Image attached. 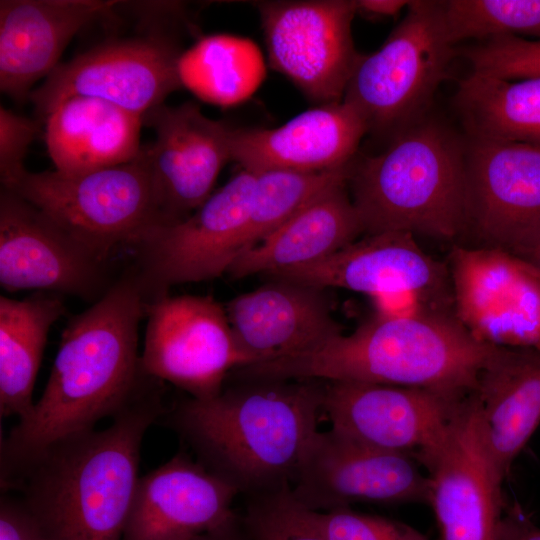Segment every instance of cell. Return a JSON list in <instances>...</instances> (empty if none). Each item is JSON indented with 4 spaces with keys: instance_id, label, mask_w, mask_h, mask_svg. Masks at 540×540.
<instances>
[{
    "instance_id": "obj_1",
    "label": "cell",
    "mask_w": 540,
    "mask_h": 540,
    "mask_svg": "<svg viewBox=\"0 0 540 540\" xmlns=\"http://www.w3.org/2000/svg\"><path fill=\"white\" fill-rule=\"evenodd\" d=\"M150 377L103 430L60 439L1 471L43 540H122L139 481L141 444L166 410Z\"/></svg>"
},
{
    "instance_id": "obj_2",
    "label": "cell",
    "mask_w": 540,
    "mask_h": 540,
    "mask_svg": "<svg viewBox=\"0 0 540 540\" xmlns=\"http://www.w3.org/2000/svg\"><path fill=\"white\" fill-rule=\"evenodd\" d=\"M146 298L133 270L71 317L32 411L1 441V470L117 414L147 379L138 353Z\"/></svg>"
},
{
    "instance_id": "obj_3",
    "label": "cell",
    "mask_w": 540,
    "mask_h": 540,
    "mask_svg": "<svg viewBox=\"0 0 540 540\" xmlns=\"http://www.w3.org/2000/svg\"><path fill=\"white\" fill-rule=\"evenodd\" d=\"M189 398L166 422L197 461L249 498L291 487L323 413L325 381L237 380Z\"/></svg>"
},
{
    "instance_id": "obj_4",
    "label": "cell",
    "mask_w": 540,
    "mask_h": 540,
    "mask_svg": "<svg viewBox=\"0 0 540 540\" xmlns=\"http://www.w3.org/2000/svg\"><path fill=\"white\" fill-rule=\"evenodd\" d=\"M497 346L477 340L454 310L381 316L291 357L237 369V379H315L429 389L466 397Z\"/></svg>"
},
{
    "instance_id": "obj_5",
    "label": "cell",
    "mask_w": 540,
    "mask_h": 540,
    "mask_svg": "<svg viewBox=\"0 0 540 540\" xmlns=\"http://www.w3.org/2000/svg\"><path fill=\"white\" fill-rule=\"evenodd\" d=\"M347 186L364 235L452 240L466 228V140L427 115L350 164Z\"/></svg>"
},
{
    "instance_id": "obj_6",
    "label": "cell",
    "mask_w": 540,
    "mask_h": 540,
    "mask_svg": "<svg viewBox=\"0 0 540 540\" xmlns=\"http://www.w3.org/2000/svg\"><path fill=\"white\" fill-rule=\"evenodd\" d=\"M456 52L442 1L412 0L383 45L362 54L343 101L361 116L367 134L388 142L430 114Z\"/></svg>"
},
{
    "instance_id": "obj_7",
    "label": "cell",
    "mask_w": 540,
    "mask_h": 540,
    "mask_svg": "<svg viewBox=\"0 0 540 540\" xmlns=\"http://www.w3.org/2000/svg\"><path fill=\"white\" fill-rule=\"evenodd\" d=\"M8 189L38 208L100 260L135 246L162 226L143 152L124 164L82 174L25 171Z\"/></svg>"
},
{
    "instance_id": "obj_8",
    "label": "cell",
    "mask_w": 540,
    "mask_h": 540,
    "mask_svg": "<svg viewBox=\"0 0 540 540\" xmlns=\"http://www.w3.org/2000/svg\"><path fill=\"white\" fill-rule=\"evenodd\" d=\"M255 173L241 169L184 220L152 229L132 269L147 301L173 286L226 274L244 250Z\"/></svg>"
},
{
    "instance_id": "obj_9",
    "label": "cell",
    "mask_w": 540,
    "mask_h": 540,
    "mask_svg": "<svg viewBox=\"0 0 540 540\" xmlns=\"http://www.w3.org/2000/svg\"><path fill=\"white\" fill-rule=\"evenodd\" d=\"M143 372L191 398L217 395L227 376L248 365L225 306L211 296L169 294L145 305Z\"/></svg>"
},
{
    "instance_id": "obj_10",
    "label": "cell",
    "mask_w": 540,
    "mask_h": 540,
    "mask_svg": "<svg viewBox=\"0 0 540 540\" xmlns=\"http://www.w3.org/2000/svg\"><path fill=\"white\" fill-rule=\"evenodd\" d=\"M268 58L318 105L343 100L362 56L355 49V0L260 1Z\"/></svg>"
},
{
    "instance_id": "obj_11",
    "label": "cell",
    "mask_w": 540,
    "mask_h": 540,
    "mask_svg": "<svg viewBox=\"0 0 540 540\" xmlns=\"http://www.w3.org/2000/svg\"><path fill=\"white\" fill-rule=\"evenodd\" d=\"M415 459L430 480L441 540H497L505 501L483 440L473 393L455 412L439 439Z\"/></svg>"
},
{
    "instance_id": "obj_12",
    "label": "cell",
    "mask_w": 540,
    "mask_h": 540,
    "mask_svg": "<svg viewBox=\"0 0 540 540\" xmlns=\"http://www.w3.org/2000/svg\"><path fill=\"white\" fill-rule=\"evenodd\" d=\"M178 46L163 36L115 40L59 65L28 99L43 117L64 99H101L141 118L179 89Z\"/></svg>"
},
{
    "instance_id": "obj_13",
    "label": "cell",
    "mask_w": 540,
    "mask_h": 540,
    "mask_svg": "<svg viewBox=\"0 0 540 540\" xmlns=\"http://www.w3.org/2000/svg\"><path fill=\"white\" fill-rule=\"evenodd\" d=\"M447 267L455 316L477 340L540 348V270L485 246H454Z\"/></svg>"
},
{
    "instance_id": "obj_14",
    "label": "cell",
    "mask_w": 540,
    "mask_h": 540,
    "mask_svg": "<svg viewBox=\"0 0 540 540\" xmlns=\"http://www.w3.org/2000/svg\"><path fill=\"white\" fill-rule=\"evenodd\" d=\"M290 490L314 511L357 502L428 504L430 480L412 455L378 449L330 429L315 434Z\"/></svg>"
},
{
    "instance_id": "obj_15",
    "label": "cell",
    "mask_w": 540,
    "mask_h": 540,
    "mask_svg": "<svg viewBox=\"0 0 540 540\" xmlns=\"http://www.w3.org/2000/svg\"><path fill=\"white\" fill-rule=\"evenodd\" d=\"M0 284L94 303L113 282L106 262L16 193H0Z\"/></svg>"
},
{
    "instance_id": "obj_16",
    "label": "cell",
    "mask_w": 540,
    "mask_h": 540,
    "mask_svg": "<svg viewBox=\"0 0 540 540\" xmlns=\"http://www.w3.org/2000/svg\"><path fill=\"white\" fill-rule=\"evenodd\" d=\"M465 140V230L518 256L540 235V148Z\"/></svg>"
},
{
    "instance_id": "obj_17",
    "label": "cell",
    "mask_w": 540,
    "mask_h": 540,
    "mask_svg": "<svg viewBox=\"0 0 540 540\" xmlns=\"http://www.w3.org/2000/svg\"><path fill=\"white\" fill-rule=\"evenodd\" d=\"M142 121L156 135L143 152L162 226L173 225L187 218L212 194L219 173L231 160L233 128L205 116L193 102L161 104L148 111Z\"/></svg>"
},
{
    "instance_id": "obj_18",
    "label": "cell",
    "mask_w": 540,
    "mask_h": 540,
    "mask_svg": "<svg viewBox=\"0 0 540 540\" xmlns=\"http://www.w3.org/2000/svg\"><path fill=\"white\" fill-rule=\"evenodd\" d=\"M264 276L374 298L413 294L429 306L453 310L448 267L425 253L406 232L364 235L324 259Z\"/></svg>"
},
{
    "instance_id": "obj_19",
    "label": "cell",
    "mask_w": 540,
    "mask_h": 540,
    "mask_svg": "<svg viewBox=\"0 0 540 540\" xmlns=\"http://www.w3.org/2000/svg\"><path fill=\"white\" fill-rule=\"evenodd\" d=\"M466 397L416 387L325 381L323 413L331 429L345 436L415 457L439 439Z\"/></svg>"
},
{
    "instance_id": "obj_20",
    "label": "cell",
    "mask_w": 540,
    "mask_h": 540,
    "mask_svg": "<svg viewBox=\"0 0 540 540\" xmlns=\"http://www.w3.org/2000/svg\"><path fill=\"white\" fill-rule=\"evenodd\" d=\"M238 490L179 452L139 478L122 540H191L236 519Z\"/></svg>"
},
{
    "instance_id": "obj_21",
    "label": "cell",
    "mask_w": 540,
    "mask_h": 540,
    "mask_svg": "<svg viewBox=\"0 0 540 540\" xmlns=\"http://www.w3.org/2000/svg\"><path fill=\"white\" fill-rule=\"evenodd\" d=\"M269 280L225 305L233 335L248 365L311 351L342 333L332 316L325 288Z\"/></svg>"
},
{
    "instance_id": "obj_22",
    "label": "cell",
    "mask_w": 540,
    "mask_h": 540,
    "mask_svg": "<svg viewBox=\"0 0 540 540\" xmlns=\"http://www.w3.org/2000/svg\"><path fill=\"white\" fill-rule=\"evenodd\" d=\"M367 127L343 100L318 105L272 129H234L231 160L252 173L322 172L349 165Z\"/></svg>"
},
{
    "instance_id": "obj_23",
    "label": "cell",
    "mask_w": 540,
    "mask_h": 540,
    "mask_svg": "<svg viewBox=\"0 0 540 540\" xmlns=\"http://www.w3.org/2000/svg\"><path fill=\"white\" fill-rule=\"evenodd\" d=\"M117 1L1 0L0 89L16 100L59 65L67 44L82 28L108 14Z\"/></svg>"
},
{
    "instance_id": "obj_24",
    "label": "cell",
    "mask_w": 540,
    "mask_h": 540,
    "mask_svg": "<svg viewBox=\"0 0 540 540\" xmlns=\"http://www.w3.org/2000/svg\"><path fill=\"white\" fill-rule=\"evenodd\" d=\"M472 393L486 450L504 482L540 424V348L497 346Z\"/></svg>"
},
{
    "instance_id": "obj_25",
    "label": "cell",
    "mask_w": 540,
    "mask_h": 540,
    "mask_svg": "<svg viewBox=\"0 0 540 540\" xmlns=\"http://www.w3.org/2000/svg\"><path fill=\"white\" fill-rule=\"evenodd\" d=\"M363 234L347 180L320 193L262 242L229 267L233 279L267 275L324 259Z\"/></svg>"
},
{
    "instance_id": "obj_26",
    "label": "cell",
    "mask_w": 540,
    "mask_h": 540,
    "mask_svg": "<svg viewBox=\"0 0 540 540\" xmlns=\"http://www.w3.org/2000/svg\"><path fill=\"white\" fill-rule=\"evenodd\" d=\"M44 119L47 151L55 170L64 174L121 165L142 149V118L101 99H64Z\"/></svg>"
},
{
    "instance_id": "obj_27",
    "label": "cell",
    "mask_w": 540,
    "mask_h": 540,
    "mask_svg": "<svg viewBox=\"0 0 540 540\" xmlns=\"http://www.w3.org/2000/svg\"><path fill=\"white\" fill-rule=\"evenodd\" d=\"M62 296L36 291L23 299L0 296V414L28 415L47 337L65 314Z\"/></svg>"
},
{
    "instance_id": "obj_28",
    "label": "cell",
    "mask_w": 540,
    "mask_h": 540,
    "mask_svg": "<svg viewBox=\"0 0 540 540\" xmlns=\"http://www.w3.org/2000/svg\"><path fill=\"white\" fill-rule=\"evenodd\" d=\"M454 102L466 138L540 148V77L514 81L472 71Z\"/></svg>"
},
{
    "instance_id": "obj_29",
    "label": "cell",
    "mask_w": 540,
    "mask_h": 540,
    "mask_svg": "<svg viewBox=\"0 0 540 540\" xmlns=\"http://www.w3.org/2000/svg\"><path fill=\"white\" fill-rule=\"evenodd\" d=\"M181 86L203 101L231 106L247 99L264 77L262 56L250 40L233 35L201 38L178 59Z\"/></svg>"
},
{
    "instance_id": "obj_30",
    "label": "cell",
    "mask_w": 540,
    "mask_h": 540,
    "mask_svg": "<svg viewBox=\"0 0 540 540\" xmlns=\"http://www.w3.org/2000/svg\"><path fill=\"white\" fill-rule=\"evenodd\" d=\"M350 164L322 172L255 173L242 253L262 242L327 188L347 180Z\"/></svg>"
},
{
    "instance_id": "obj_31",
    "label": "cell",
    "mask_w": 540,
    "mask_h": 540,
    "mask_svg": "<svg viewBox=\"0 0 540 540\" xmlns=\"http://www.w3.org/2000/svg\"><path fill=\"white\" fill-rule=\"evenodd\" d=\"M442 10L454 45L504 35L540 40V0H445Z\"/></svg>"
},
{
    "instance_id": "obj_32",
    "label": "cell",
    "mask_w": 540,
    "mask_h": 540,
    "mask_svg": "<svg viewBox=\"0 0 540 540\" xmlns=\"http://www.w3.org/2000/svg\"><path fill=\"white\" fill-rule=\"evenodd\" d=\"M244 523L250 540H328L290 487L249 498Z\"/></svg>"
},
{
    "instance_id": "obj_33",
    "label": "cell",
    "mask_w": 540,
    "mask_h": 540,
    "mask_svg": "<svg viewBox=\"0 0 540 540\" xmlns=\"http://www.w3.org/2000/svg\"><path fill=\"white\" fill-rule=\"evenodd\" d=\"M460 52L476 73L505 80L540 77V40L497 36Z\"/></svg>"
},
{
    "instance_id": "obj_34",
    "label": "cell",
    "mask_w": 540,
    "mask_h": 540,
    "mask_svg": "<svg viewBox=\"0 0 540 540\" xmlns=\"http://www.w3.org/2000/svg\"><path fill=\"white\" fill-rule=\"evenodd\" d=\"M308 511L314 524L328 540H429L404 522L357 512L350 507Z\"/></svg>"
},
{
    "instance_id": "obj_35",
    "label": "cell",
    "mask_w": 540,
    "mask_h": 540,
    "mask_svg": "<svg viewBox=\"0 0 540 540\" xmlns=\"http://www.w3.org/2000/svg\"><path fill=\"white\" fill-rule=\"evenodd\" d=\"M38 132L37 123L9 109L0 108V179L2 187L25 171L24 159Z\"/></svg>"
},
{
    "instance_id": "obj_36",
    "label": "cell",
    "mask_w": 540,
    "mask_h": 540,
    "mask_svg": "<svg viewBox=\"0 0 540 540\" xmlns=\"http://www.w3.org/2000/svg\"><path fill=\"white\" fill-rule=\"evenodd\" d=\"M0 540H43L35 521L18 497L1 496Z\"/></svg>"
},
{
    "instance_id": "obj_37",
    "label": "cell",
    "mask_w": 540,
    "mask_h": 540,
    "mask_svg": "<svg viewBox=\"0 0 540 540\" xmlns=\"http://www.w3.org/2000/svg\"><path fill=\"white\" fill-rule=\"evenodd\" d=\"M497 540H540V526L517 502H505Z\"/></svg>"
},
{
    "instance_id": "obj_38",
    "label": "cell",
    "mask_w": 540,
    "mask_h": 540,
    "mask_svg": "<svg viewBox=\"0 0 540 540\" xmlns=\"http://www.w3.org/2000/svg\"><path fill=\"white\" fill-rule=\"evenodd\" d=\"M406 0H355L356 12L371 18L394 17L409 5Z\"/></svg>"
},
{
    "instance_id": "obj_39",
    "label": "cell",
    "mask_w": 540,
    "mask_h": 540,
    "mask_svg": "<svg viewBox=\"0 0 540 540\" xmlns=\"http://www.w3.org/2000/svg\"><path fill=\"white\" fill-rule=\"evenodd\" d=\"M191 540H240L236 532V519L215 530L198 535Z\"/></svg>"
},
{
    "instance_id": "obj_40",
    "label": "cell",
    "mask_w": 540,
    "mask_h": 540,
    "mask_svg": "<svg viewBox=\"0 0 540 540\" xmlns=\"http://www.w3.org/2000/svg\"><path fill=\"white\" fill-rule=\"evenodd\" d=\"M521 259L540 270V235L533 240L519 255Z\"/></svg>"
}]
</instances>
